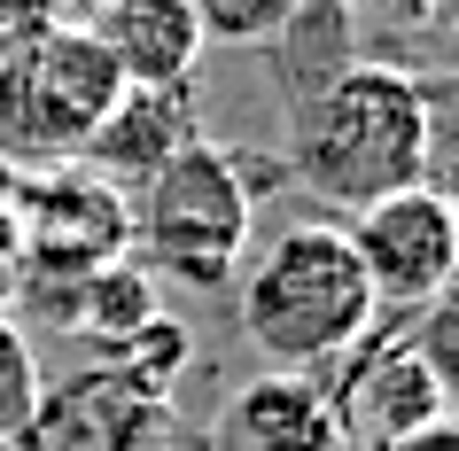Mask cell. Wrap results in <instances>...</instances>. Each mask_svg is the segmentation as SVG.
Returning <instances> with one entry per match:
<instances>
[{
    "label": "cell",
    "instance_id": "cell-1",
    "mask_svg": "<svg viewBox=\"0 0 459 451\" xmlns=\"http://www.w3.org/2000/svg\"><path fill=\"white\" fill-rule=\"evenodd\" d=\"M436 109L420 78L397 63H342L296 101L289 117V171L312 203L359 218L382 195H405L429 179Z\"/></svg>",
    "mask_w": 459,
    "mask_h": 451
},
{
    "label": "cell",
    "instance_id": "cell-2",
    "mask_svg": "<svg viewBox=\"0 0 459 451\" xmlns=\"http://www.w3.org/2000/svg\"><path fill=\"white\" fill-rule=\"evenodd\" d=\"M366 327H374V288L335 218L273 234V249L242 273V334L257 343L265 374H319Z\"/></svg>",
    "mask_w": 459,
    "mask_h": 451
},
{
    "label": "cell",
    "instance_id": "cell-3",
    "mask_svg": "<svg viewBox=\"0 0 459 451\" xmlns=\"http://www.w3.org/2000/svg\"><path fill=\"white\" fill-rule=\"evenodd\" d=\"M125 203H133V257L156 281H179V288H226L234 281V257L249 241V187H242V171H234L226 148L187 141Z\"/></svg>",
    "mask_w": 459,
    "mask_h": 451
},
{
    "label": "cell",
    "instance_id": "cell-4",
    "mask_svg": "<svg viewBox=\"0 0 459 451\" xmlns=\"http://www.w3.org/2000/svg\"><path fill=\"white\" fill-rule=\"evenodd\" d=\"M117 101L125 78L86 24H48L16 55H0V148L31 164H78V148Z\"/></svg>",
    "mask_w": 459,
    "mask_h": 451
},
{
    "label": "cell",
    "instance_id": "cell-5",
    "mask_svg": "<svg viewBox=\"0 0 459 451\" xmlns=\"http://www.w3.org/2000/svg\"><path fill=\"white\" fill-rule=\"evenodd\" d=\"M16 226H24V304H48L55 319L71 311V288L101 265L133 257V203L86 164H48L8 187Z\"/></svg>",
    "mask_w": 459,
    "mask_h": 451
},
{
    "label": "cell",
    "instance_id": "cell-6",
    "mask_svg": "<svg viewBox=\"0 0 459 451\" xmlns=\"http://www.w3.org/2000/svg\"><path fill=\"white\" fill-rule=\"evenodd\" d=\"M342 234H351V257H359L366 288H374V311H429V304L452 296V281H459V211L436 179L366 203Z\"/></svg>",
    "mask_w": 459,
    "mask_h": 451
},
{
    "label": "cell",
    "instance_id": "cell-7",
    "mask_svg": "<svg viewBox=\"0 0 459 451\" xmlns=\"http://www.w3.org/2000/svg\"><path fill=\"white\" fill-rule=\"evenodd\" d=\"M436 421H452V389L436 381V366L412 351V343H389V351L359 358L351 389L335 397L342 451H351V444L389 451L397 436H412V428H436Z\"/></svg>",
    "mask_w": 459,
    "mask_h": 451
},
{
    "label": "cell",
    "instance_id": "cell-8",
    "mask_svg": "<svg viewBox=\"0 0 459 451\" xmlns=\"http://www.w3.org/2000/svg\"><path fill=\"white\" fill-rule=\"evenodd\" d=\"M86 31L117 63V78L141 94H179L203 63V24L187 0H101Z\"/></svg>",
    "mask_w": 459,
    "mask_h": 451
},
{
    "label": "cell",
    "instance_id": "cell-9",
    "mask_svg": "<svg viewBox=\"0 0 459 451\" xmlns=\"http://www.w3.org/2000/svg\"><path fill=\"white\" fill-rule=\"evenodd\" d=\"M187 141H203V133H195L187 86H179V94H141V86H125V101L94 125V141L78 148V164L94 171V179H109L117 195H133L141 179H156Z\"/></svg>",
    "mask_w": 459,
    "mask_h": 451
},
{
    "label": "cell",
    "instance_id": "cell-10",
    "mask_svg": "<svg viewBox=\"0 0 459 451\" xmlns=\"http://www.w3.org/2000/svg\"><path fill=\"white\" fill-rule=\"evenodd\" d=\"M218 451H342L335 397L312 374H257L218 412Z\"/></svg>",
    "mask_w": 459,
    "mask_h": 451
},
{
    "label": "cell",
    "instance_id": "cell-11",
    "mask_svg": "<svg viewBox=\"0 0 459 451\" xmlns=\"http://www.w3.org/2000/svg\"><path fill=\"white\" fill-rule=\"evenodd\" d=\"M156 319H164V281L141 257H117V265H101V273H86L71 288V311H63V327L94 334V343H117V351L141 343Z\"/></svg>",
    "mask_w": 459,
    "mask_h": 451
},
{
    "label": "cell",
    "instance_id": "cell-12",
    "mask_svg": "<svg viewBox=\"0 0 459 451\" xmlns=\"http://www.w3.org/2000/svg\"><path fill=\"white\" fill-rule=\"evenodd\" d=\"M195 24H203V48H273L281 31L304 16V0H187Z\"/></svg>",
    "mask_w": 459,
    "mask_h": 451
},
{
    "label": "cell",
    "instance_id": "cell-13",
    "mask_svg": "<svg viewBox=\"0 0 459 451\" xmlns=\"http://www.w3.org/2000/svg\"><path fill=\"white\" fill-rule=\"evenodd\" d=\"M31 421H39V366H31L24 327L0 311V444H8V436H24Z\"/></svg>",
    "mask_w": 459,
    "mask_h": 451
},
{
    "label": "cell",
    "instance_id": "cell-14",
    "mask_svg": "<svg viewBox=\"0 0 459 451\" xmlns=\"http://www.w3.org/2000/svg\"><path fill=\"white\" fill-rule=\"evenodd\" d=\"M16 288H24V226H16V203L0 195V311L16 304Z\"/></svg>",
    "mask_w": 459,
    "mask_h": 451
},
{
    "label": "cell",
    "instance_id": "cell-15",
    "mask_svg": "<svg viewBox=\"0 0 459 451\" xmlns=\"http://www.w3.org/2000/svg\"><path fill=\"white\" fill-rule=\"evenodd\" d=\"M389 451H459V428H452V421H436V428H412V436H397Z\"/></svg>",
    "mask_w": 459,
    "mask_h": 451
}]
</instances>
